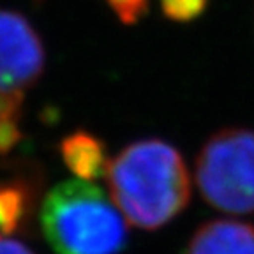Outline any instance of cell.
<instances>
[{"mask_svg":"<svg viewBox=\"0 0 254 254\" xmlns=\"http://www.w3.org/2000/svg\"><path fill=\"white\" fill-rule=\"evenodd\" d=\"M111 198L127 221L157 230L190 199V179L182 155L163 139H139L108 163Z\"/></svg>","mask_w":254,"mask_h":254,"instance_id":"cell-1","label":"cell"},{"mask_svg":"<svg viewBox=\"0 0 254 254\" xmlns=\"http://www.w3.org/2000/svg\"><path fill=\"white\" fill-rule=\"evenodd\" d=\"M41 228L57 254H120L127 246L119 206L90 180L53 187L41 206Z\"/></svg>","mask_w":254,"mask_h":254,"instance_id":"cell-2","label":"cell"},{"mask_svg":"<svg viewBox=\"0 0 254 254\" xmlns=\"http://www.w3.org/2000/svg\"><path fill=\"white\" fill-rule=\"evenodd\" d=\"M196 180L217 210L254 212V131L235 127L215 132L198 154Z\"/></svg>","mask_w":254,"mask_h":254,"instance_id":"cell-3","label":"cell"},{"mask_svg":"<svg viewBox=\"0 0 254 254\" xmlns=\"http://www.w3.org/2000/svg\"><path fill=\"white\" fill-rule=\"evenodd\" d=\"M44 46L23 14L0 9V152L20 139V113L25 92L44 71Z\"/></svg>","mask_w":254,"mask_h":254,"instance_id":"cell-4","label":"cell"},{"mask_svg":"<svg viewBox=\"0 0 254 254\" xmlns=\"http://www.w3.org/2000/svg\"><path fill=\"white\" fill-rule=\"evenodd\" d=\"M186 254H254V226L217 219L194 231Z\"/></svg>","mask_w":254,"mask_h":254,"instance_id":"cell-5","label":"cell"},{"mask_svg":"<svg viewBox=\"0 0 254 254\" xmlns=\"http://www.w3.org/2000/svg\"><path fill=\"white\" fill-rule=\"evenodd\" d=\"M62 157L76 179L95 180L108 170L106 148L103 141L88 132H74L62 141Z\"/></svg>","mask_w":254,"mask_h":254,"instance_id":"cell-6","label":"cell"},{"mask_svg":"<svg viewBox=\"0 0 254 254\" xmlns=\"http://www.w3.org/2000/svg\"><path fill=\"white\" fill-rule=\"evenodd\" d=\"M32 196L28 184L2 182L0 184V231L11 235L30 214Z\"/></svg>","mask_w":254,"mask_h":254,"instance_id":"cell-7","label":"cell"},{"mask_svg":"<svg viewBox=\"0 0 254 254\" xmlns=\"http://www.w3.org/2000/svg\"><path fill=\"white\" fill-rule=\"evenodd\" d=\"M206 2L208 0H161V7L170 20L190 21L205 11Z\"/></svg>","mask_w":254,"mask_h":254,"instance_id":"cell-8","label":"cell"},{"mask_svg":"<svg viewBox=\"0 0 254 254\" xmlns=\"http://www.w3.org/2000/svg\"><path fill=\"white\" fill-rule=\"evenodd\" d=\"M124 25H134L148 12V0H104Z\"/></svg>","mask_w":254,"mask_h":254,"instance_id":"cell-9","label":"cell"},{"mask_svg":"<svg viewBox=\"0 0 254 254\" xmlns=\"http://www.w3.org/2000/svg\"><path fill=\"white\" fill-rule=\"evenodd\" d=\"M0 254H36L23 242L9 237V235L0 233Z\"/></svg>","mask_w":254,"mask_h":254,"instance_id":"cell-10","label":"cell"}]
</instances>
